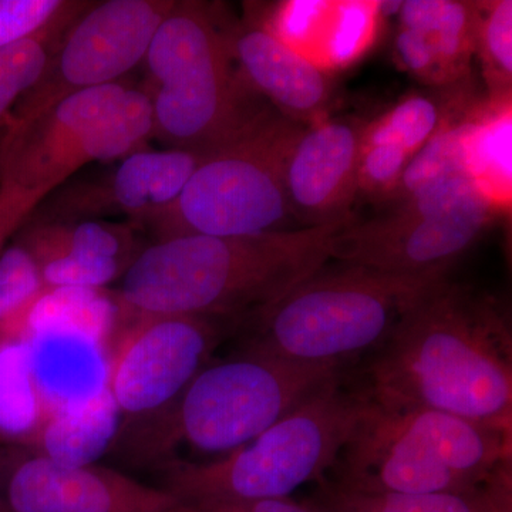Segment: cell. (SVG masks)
<instances>
[{"label": "cell", "instance_id": "cell-9", "mask_svg": "<svg viewBox=\"0 0 512 512\" xmlns=\"http://www.w3.org/2000/svg\"><path fill=\"white\" fill-rule=\"evenodd\" d=\"M500 211L466 170L456 171L376 217L340 229L330 244V261L389 275L443 278Z\"/></svg>", "mask_w": 512, "mask_h": 512}, {"label": "cell", "instance_id": "cell-11", "mask_svg": "<svg viewBox=\"0 0 512 512\" xmlns=\"http://www.w3.org/2000/svg\"><path fill=\"white\" fill-rule=\"evenodd\" d=\"M177 0H106L74 19L42 76L13 110L28 121L74 94L123 82L146 59L158 26Z\"/></svg>", "mask_w": 512, "mask_h": 512}, {"label": "cell", "instance_id": "cell-6", "mask_svg": "<svg viewBox=\"0 0 512 512\" xmlns=\"http://www.w3.org/2000/svg\"><path fill=\"white\" fill-rule=\"evenodd\" d=\"M363 386L340 373L244 446L212 463H174L165 490L192 505L291 498L303 484L325 480L365 410Z\"/></svg>", "mask_w": 512, "mask_h": 512}, {"label": "cell", "instance_id": "cell-30", "mask_svg": "<svg viewBox=\"0 0 512 512\" xmlns=\"http://www.w3.org/2000/svg\"><path fill=\"white\" fill-rule=\"evenodd\" d=\"M42 275L43 292L62 289L97 291L117 278L123 268L119 259L87 258L70 254H53L37 259Z\"/></svg>", "mask_w": 512, "mask_h": 512}, {"label": "cell", "instance_id": "cell-8", "mask_svg": "<svg viewBox=\"0 0 512 512\" xmlns=\"http://www.w3.org/2000/svg\"><path fill=\"white\" fill-rule=\"evenodd\" d=\"M146 90L107 84L10 124L0 141V181L50 195L84 165L123 160L153 137Z\"/></svg>", "mask_w": 512, "mask_h": 512}, {"label": "cell", "instance_id": "cell-5", "mask_svg": "<svg viewBox=\"0 0 512 512\" xmlns=\"http://www.w3.org/2000/svg\"><path fill=\"white\" fill-rule=\"evenodd\" d=\"M143 63L153 137L167 148L208 153L268 110L239 73L224 26L207 3L177 2Z\"/></svg>", "mask_w": 512, "mask_h": 512}, {"label": "cell", "instance_id": "cell-14", "mask_svg": "<svg viewBox=\"0 0 512 512\" xmlns=\"http://www.w3.org/2000/svg\"><path fill=\"white\" fill-rule=\"evenodd\" d=\"M367 121L330 117L302 128L285 168L286 195L301 228L355 220L357 167Z\"/></svg>", "mask_w": 512, "mask_h": 512}, {"label": "cell", "instance_id": "cell-2", "mask_svg": "<svg viewBox=\"0 0 512 512\" xmlns=\"http://www.w3.org/2000/svg\"><path fill=\"white\" fill-rule=\"evenodd\" d=\"M352 221L242 237L184 235L158 241L128 265L121 302L138 319L242 320L328 264L333 235Z\"/></svg>", "mask_w": 512, "mask_h": 512}, {"label": "cell", "instance_id": "cell-27", "mask_svg": "<svg viewBox=\"0 0 512 512\" xmlns=\"http://www.w3.org/2000/svg\"><path fill=\"white\" fill-rule=\"evenodd\" d=\"M39 262L25 242L6 245L0 254V338L10 336L42 296Z\"/></svg>", "mask_w": 512, "mask_h": 512}, {"label": "cell", "instance_id": "cell-26", "mask_svg": "<svg viewBox=\"0 0 512 512\" xmlns=\"http://www.w3.org/2000/svg\"><path fill=\"white\" fill-rule=\"evenodd\" d=\"M480 107L463 119L450 121L441 128L439 133L431 138L416 156H413L404 171L402 181L383 204H396L406 200L427 185L433 184L434 181L456 171L466 170L464 141H466L471 120Z\"/></svg>", "mask_w": 512, "mask_h": 512}, {"label": "cell", "instance_id": "cell-25", "mask_svg": "<svg viewBox=\"0 0 512 512\" xmlns=\"http://www.w3.org/2000/svg\"><path fill=\"white\" fill-rule=\"evenodd\" d=\"M474 56L487 84L490 106H510L512 90V2H476Z\"/></svg>", "mask_w": 512, "mask_h": 512}, {"label": "cell", "instance_id": "cell-32", "mask_svg": "<svg viewBox=\"0 0 512 512\" xmlns=\"http://www.w3.org/2000/svg\"><path fill=\"white\" fill-rule=\"evenodd\" d=\"M49 195L0 181V254Z\"/></svg>", "mask_w": 512, "mask_h": 512}, {"label": "cell", "instance_id": "cell-21", "mask_svg": "<svg viewBox=\"0 0 512 512\" xmlns=\"http://www.w3.org/2000/svg\"><path fill=\"white\" fill-rule=\"evenodd\" d=\"M511 104L488 103L474 114L464 141V167L481 188L505 210L511 198Z\"/></svg>", "mask_w": 512, "mask_h": 512}, {"label": "cell", "instance_id": "cell-23", "mask_svg": "<svg viewBox=\"0 0 512 512\" xmlns=\"http://www.w3.org/2000/svg\"><path fill=\"white\" fill-rule=\"evenodd\" d=\"M325 485L346 503L366 512H512V473L461 493L355 494Z\"/></svg>", "mask_w": 512, "mask_h": 512}, {"label": "cell", "instance_id": "cell-19", "mask_svg": "<svg viewBox=\"0 0 512 512\" xmlns=\"http://www.w3.org/2000/svg\"><path fill=\"white\" fill-rule=\"evenodd\" d=\"M120 414L109 387L87 402L50 413L36 436L42 456L67 467L92 466L116 439Z\"/></svg>", "mask_w": 512, "mask_h": 512}, {"label": "cell", "instance_id": "cell-34", "mask_svg": "<svg viewBox=\"0 0 512 512\" xmlns=\"http://www.w3.org/2000/svg\"><path fill=\"white\" fill-rule=\"evenodd\" d=\"M311 508L312 512H366L355 507V505L346 503L345 500L329 490L326 485L320 487V491L312 500L305 503Z\"/></svg>", "mask_w": 512, "mask_h": 512}, {"label": "cell", "instance_id": "cell-28", "mask_svg": "<svg viewBox=\"0 0 512 512\" xmlns=\"http://www.w3.org/2000/svg\"><path fill=\"white\" fill-rule=\"evenodd\" d=\"M90 5L69 0H0V50L35 37H53Z\"/></svg>", "mask_w": 512, "mask_h": 512}, {"label": "cell", "instance_id": "cell-31", "mask_svg": "<svg viewBox=\"0 0 512 512\" xmlns=\"http://www.w3.org/2000/svg\"><path fill=\"white\" fill-rule=\"evenodd\" d=\"M412 156L396 143H362L357 167V197L383 202L402 181Z\"/></svg>", "mask_w": 512, "mask_h": 512}, {"label": "cell", "instance_id": "cell-16", "mask_svg": "<svg viewBox=\"0 0 512 512\" xmlns=\"http://www.w3.org/2000/svg\"><path fill=\"white\" fill-rule=\"evenodd\" d=\"M224 30L239 73L274 110L305 126L326 117L332 83L323 67L284 42L265 20L247 19Z\"/></svg>", "mask_w": 512, "mask_h": 512}, {"label": "cell", "instance_id": "cell-17", "mask_svg": "<svg viewBox=\"0 0 512 512\" xmlns=\"http://www.w3.org/2000/svg\"><path fill=\"white\" fill-rule=\"evenodd\" d=\"M28 349L30 369L50 413L93 399L109 383L110 362L104 343L64 326L29 329L19 336Z\"/></svg>", "mask_w": 512, "mask_h": 512}, {"label": "cell", "instance_id": "cell-18", "mask_svg": "<svg viewBox=\"0 0 512 512\" xmlns=\"http://www.w3.org/2000/svg\"><path fill=\"white\" fill-rule=\"evenodd\" d=\"M400 26L419 32L440 76V92L467 94L476 35V2L407 0L400 3Z\"/></svg>", "mask_w": 512, "mask_h": 512}, {"label": "cell", "instance_id": "cell-29", "mask_svg": "<svg viewBox=\"0 0 512 512\" xmlns=\"http://www.w3.org/2000/svg\"><path fill=\"white\" fill-rule=\"evenodd\" d=\"M53 37H35L0 50V141L19 100L35 86L50 57Z\"/></svg>", "mask_w": 512, "mask_h": 512}, {"label": "cell", "instance_id": "cell-1", "mask_svg": "<svg viewBox=\"0 0 512 512\" xmlns=\"http://www.w3.org/2000/svg\"><path fill=\"white\" fill-rule=\"evenodd\" d=\"M365 372L363 389L379 406L439 410L512 433L510 313L450 275L420 292Z\"/></svg>", "mask_w": 512, "mask_h": 512}, {"label": "cell", "instance_id": "cell-22", "mask_svg": "<svg viewBox=\"0 0 512 512\" xmlns=\"http://www.w3.org/2000/svg\"><path fill=\"white\" fill-rule=\"evenodd\" d=\"M45 419L25 342L0 338V439H36Z\"/></svg>", "mask_w": 512, "mask_h": 512}, {"label": "cell", "instance_id": "cell-33", "mask_svg": "<svg viewBox=\"0 0 512 512\" xmlns=\"http://www.w3.org/2000/svg\"><path fill=\"white\" fill-rule=\"evenodd\" d=\"M194 507L195 512H312L308 505L296 503L291 498L255 501V503L194 505Z\"/></svg>", "mask_w": 512, "mask_h": 512}, {"label": "cell", "instance_id": "cell-7", "mask_svg": "<svg viewBox=\"0 0 512 512\" xmlns=\"http://www.w3.org/2000/svg\"><path fill=\"white\" fill-rule=\"evenodd\" d=\"M305 124L268 109L234 140L202 154L173 204L148 225L158 241L184 235L242 237L299 229L285 168Z\"/></svg>", "mask_w": 512, "mask_h": 512}, {"label": "cell", "instance_id": "cell-10", "mask_svg": "<svg viewBox=\"0 0 512 512\" xmlns=\"http://www.w3.org/2000/svg\"><path fill=\"white\" fill-rule=\"evenodd\" d=\"M343 372L244 352L198 372L178 397L173 431L195 450L229 454Z\"/></svg>", "mask_w": 512, "mask_h": 512}, {"label": "cell", "instance_id": "cell-13", "mask_svg": "<svg viewBox=\"0 0 512 512\" xmlns=\"http://www.w3.org/2000/svg\"><path fill=\"white\" fill-rule=\"evenodd\" d=\"M0 495L9 512H195L165 488L109 468L62 466L42 454L13 468Z\"/></svg>", "mask_w": 512, "mask_h": 512}, {"label": "cell", "instance_id": "cell-12", "mask_svg": "<svg viewBox=\"0 0 512 512\" xmlns=\"http://www.w3.org/2000/svg\"><path fill=\"white\" fill-rule=\"evenodd\" d=\"M221 336L217 319H138L110 362L107 386L120 412L144 416L177 400L207 365Z\"/></svg>", "mask_w": 512, "mask_h": 512}, {"label": "cell", "instance_id": "cell-20", "mask_svg": "<svg viewBox=\"0 0 512 512\" xmlns=\"http://www.w3.org/2000/svg\"><path fill=\"white\" fill-rule=\"evenodd\" d=\"M478 107L474 96L464 94H410L379 119L367 121L363 143L389 141L399 144L413 157L447 123L463 119Z\"/></svg>", "mask_w": 512, "mask_h": 512}, {"label": "cell", "instance_id": "cell-4", "mask_svg": "<svg viewBox=\"0 0 512 512\" xmlns=\"http://www.w3.org/2000/svg\"><path fill=\"white\" fill-rule=\"evenodd\" d=\"M437 279L329 261L278 301L241 320L247 329L244 352L348 369L386 342L420 292Z\"/></svg>", "mask_w": 512, "mask_h": 512}, {"label": "cell", "instance_id": "cell-35", "mask_svg": "<svg viewBox=\"0 0 512 512\" xmlns=\"http://www.w3.org/2000/svg\"><path fill=\"white\" fill-rule=\"evenodd\" d=\"M0 512H9L8 507H6L5 501H3L2 495H0Z\"/></svg>", "mask_w": 512, "mask_h": 512}, {"label": "cell", "instance_id": "cell-24", "mask_svg": "<svg viewBox=\"0 0 512 512\" xmlns=\"http://www.w3.org/2000/svg\"><path fill=\"white\" fill-rule=\"evenodd\" d=\"M36 259L53 254L87 258H126L133 244L130 228L107 222L84 221L79 224L45 222L20 238Z\"/></svg>", "mask_w": 512, "mask_h": 512}, {"label": "cell", "instance_id": "cell-3", "mask_svg": "<svg viewBox=\"0 0 512 512\" xmlns=\"http://www.w3.org/2000/svg\"><path fill=\"white\" fill-rule=\"evenodd\" d=\"M330 473L325 483L343 493H461L512 473V433L439 410L389 409L367 396Z\"/></svg>", "mask_w": 512, "mask_h": 512}, {"label": "cell", "instance_id": "cell-15", "mask_svg": "<svg viewBox=\"0 0 512 512\" xmlns=\"http://www.w3.org/2000/svg\"><path fill=\"white\" fill-rule=\"evenodd\" d=\"M201 157L194 151L144 148L104 177L70 185L53 198V211L66 220L126 215L148 224L173 204Z\"/></svg>", "mask_w": 512, "mask_h": 512}]
</instances>
